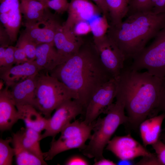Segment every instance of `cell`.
<instances>
[{
  "label": "cell",
  "mask_w": 165,
  "mask_h": 165,
  "mask_svg": "<svg viewBox=\"0 0 165 165\" xmlns=\"http://www.w3.org/2000/svg\"><path fill=\"white\" fill-rule=\"evenodd\" d=\"M49 73L76 93L84 110L93 94L114 78L102 64L94 43L84 42L77 53Z\"/></svg>",
  "instance_id": "cell-1"
},
{
  "label": "cell",
  "mask_w": 165,
  "mask_h": 165,
  "mask_svg": "<svg viewBox=\"0 0 165 165\" xmlns=\"http://www.w3.org/2000/svg\"><path fill=\"white\" fill-rule=\"evenodd\" d=\"M117 79L125 97L128 118L126 125L137 131L142 122L153 116L157 107L162 78L147 71L141 72L124 67Z\"/></svg>",
  "instance_id": "cell-2"
},
{
  "label": "cell",
  "mask_w": 165,
  "mask_h": 165,
  "mask_svg": "<svg viewBox=\"0 0 165 165\" xmlns=\"http://www.w3.org/2000/svg\"><path fill=\"white\" fill-rule=\"evenodd\" d=\"M165 25V12L152 11L127 16L116 26L110 27L107 35L118 47L126 60L132 59L142 50Z\"/></svg>",
  "instance_id": "cell-3"
},
{
  "label": "cell",
  "mask_w": 165,
  "mask_h": 165,
  "mask_svg": "<svg viewBox=\"0 0 165 165\" xmlns=\"http://www.w3.org/2000/svg\"><path fill=\"white\" fill-rule=\"evenodd\" d=\"M115 102L112 105L103 118H99L93 123V133L87 145L81 150L82 154L94 162L103 158L105 148L118 127L126 125L128 122L125 115V100L123 91L118 90Z\"/></svg>",
  "instance_id": "cell-4"
},
{
  "label": "cell",
  "mask_w": 165,
  "mask_h": 165,
  "mask_svg": "<svg viewBox=\"0 0 165 165\" xmlns=\"http://www.w3.org/2000/svg\"><path fill=\"white\" fill-rule=\"evenodd\" d=\"M35 94V107L47 119L64 101L78 100L75 93L44 71H40L36 76Z\"/></svg>",
  "instance_id": "cell-5"
},
{
  "label": "cell",
  "mask_w": 165,
  "mask_h": 165,
  "mask_svg": "<svg viewBox=\"0 0 165 165\" xmlns=\"http://www.w3.org/2000/svg\"><path fill=\"white\" fill-rule=\"evenodd\" d=\"M93 123L88 124L83 121L76 120L67 124L57 140L53 138L48 151L43 152L44 160H51L57 155L69 150L83 149L91 135Z\"/></svg>",
  "instance_id": "cell-6"
},
{
  "label": "cell",
  "mask_w": 165,
  "mask_h": 165,
  "mask_svg": "<svg viewBox=\"0 0 165 165\" xmlns=\"http://www.w3.org/2000/svg\"><path fill=\"white\" fill-rule=\"evenodd\" d=\"M154 38L133 59L129 67L136 71L145 69L151 75L163 78L165 77V25Z\"/></svg>",
  "instance_id": "cell-7"
},
{
  "label": "cell",
  "mask_w": 165,
  "mask_h": 165,
  "mask_svg": "<svg viewBox=\"0 0 165 165\" xmlns=\"http://www.w3.org/2000/svg\"><path fill=\"white\" fill-rule=\"evenodd\" d=\"M118 86L117 79L113 78L104 84L93 94L84 110L83 121L85 123L91 124L101 113H106L116 97Z\"/></svg>",
  "instance_id": "cell-8"
},
{
  "label": "cell",
  "mask_w": 165,
  "mask_h": 165,
  "mask_svg": "<svg viewBox=\"0 0 165 165\" xmlns=\"http://www.w3.org/2000/svg\"><path fill=\"white\" fill-rule=\"evenodd\" d=\"M55 110L53 116L47 119L45 131L41 135V140L49 137L55 138L72 119L82 114L84 108L78 100L70 99L63 102Z\"/></svg>",
  "instance_id": "cell-9"
},
{
  "label": "cell",
  "mask_w": 165,
  "mask_h": 165,
  "mask_svg": "<svg viewBox=\"0 0 165 165\" xmlns=\"http://www.w3.org/2000/svg\"><path fill=\"white\" fill-rule=\"evenodd\" d=\"M93 43L103 66L114 78H117L124 67L126 60L123 54L107 34L94 40Z\"/></svg>",
  "instance_id": "cell-10"
},
{
  "label": "cell",
  "mask_w": 165,
  "mask_h": 165,
  "mask_svg": "<svg viewBox=\"0 0 165 165\" xmlns=\"http://www.w3.org/2000/svg\"><path fill=\"white\" fill-rule=\"evenodd\" d=\"M106 149L119 160H133L139 157L152 156L155 154L148 151L130 134L114 137L109 141Z\"/></svg>",
  "instance_id": "cell-11"
},
{
  "label": "cell",
  "mask_w": 165,
  "mask_h": 165,
  "mask_svg": "<svg viewBox=\"0 0 165 165\" xmlns=\"http://www.w3.org/2000/svg\"><path fill=\"white\" fill-rule=\"evenodd\" d=\"M67 11L68 17L62 26L72 31L77 23L83 21L89 22L95 17L102 14L97 6L89 0H71Z\"/></svg>",
  "instance_id": "cell-12"
},
{
  "label": "cell",
  "mask_w": 165,
  "mask_h": 165,
  "mask_svg": "<svg viewBox=\"0 0 165 165\" xmlns=\"http://www.w3.org/2000/svg\"><path fill=\"white\" fill-rule=\"evenodd\" d=\"M39 72L34 61H29L9 68H0V77L6 86L9 88L19 82L35 76Z\"/></svg>",
  "instance_id": "cell-13"
},
{
  "label": "cell",
  "mask_w": 165,
  "mask_h": 165,
  "mask_svg": "<svg viewBox=\"0 0 165 165\" xmlns=\"http://www.w3.org/2000/svg\"><path fill=\"white\" fill-rule=\"evenodd\" d=\"M54 43L58 53L66 60L79 51L84 42L72 30L64 29L61 25L56 32Z\"/></svg>",
  "instance_id": "cell-14"
},
{
  "label": "cell",
  "mask_w": 165,
  "mask_h": 165,
  "mask_svg": "<svg viewBox=\"0 0 165 165\" xmlns=\"http://www.w3.org/2000/svg\"><path fill=\"white\" fill-rule=\"evenodd\" d=\"M20 119L18 110L12 97L9 88L0 90V130H10Z\"/></svg>",
  "instance_id": "cell-15"
},
{
  "label": "cell",
  "mask_w": 165,
  "mask_h": 165,
  "mask_svg": "<svg viewBox=\"0 0 165 165\" xmlns=\"http://www.w3.org/2000/svg\"><path fill=\"white\" fill-rule=\"evenodd\" d=\"M34 61L40 71L49 72L66 60L58 52L54 44L45 43L37 46Z\"/></svg>",
  "instance_id": "cell-16"
},
{
  "label": "cell",
  "mask_w": 165,
  "mask_h": 165,
  "mask_svg": "<svg viewBox=\"0 0 165 165\" xmlns=\"http://www.w3.org/2000/svg\"><path fill=\"white\" fill-rule=\"evenodd\" d=\"M36 75L19 82L11 87L10 93L16 106L30 105L35 107Z\"/></svg>",
  "instance_id": "cell-17"
},
{
  "label": "cell",
  "mask_w": 165,
  "mask_h": 165,
  "mask_svg": "<svg viewBox=\"0 0 165 165\" xmlns=\"http://www.w3.org/2000/svg\"><path fill=\"white\" fill-rule=\"evenodd\" d=\"M165 119V113L163 112L146 119L140 124L139 129L144 147L152 145L159 139Z\"/></svg>",
  "instance_id": "cell-18"
},
{
  "label": "cell",
  "mask_w": 165,
  "mask_h": 165,
  "mask_svg": "<svg viewBox=\"0 0 165 165\" xmlns=\"http://www.w3.org/2000/svg\"><path fill=\"white\" fill-rule=\"evenodd\" d=\"M20 119L24 121L26 127L35 130L39 133L45 130L47 119L43 117L33 106L24 105L16 106Z\"/></svg>",
  "instance_id": "cell-19"
},
{
  "label": "cell",
  "mask_w": 165,
  "mask_h": 165,
  "mask_svg": "<svg viewBox=\"0 0 165 165\" xmlns=\"http://www.w3.org/2000/svg\"><path fill=\"white\" fill-rule=\"evenodd\" d=\"M6 7L8 20L4 26L11 42H13L17 40L21 24V13L19 0H12L7 4Z\"/></svg>",
  "instance_id": "cell-20"
},
{
  "label": "cell",
  "mask_w": 165,
  "mask_h": 165,
  "mask_svg": "<svg viewBox=\"0 0 165 165\" xmlns=\"http://www.w3.org/2000/svg\"><path fill=\"white\" fill-rule=\"evenodd\" d=\"M46 7L42 2L36 0H21L20 9L26 21L36 22L45 16Z\"/></svg>",
  "instance_id": "cell-21"
},
{
  "label": "cell",
  "mask_w": 165,
  "mask_h": 165,
  "mask_svg": "<svg viewBox=\"0 0 165 165\" xmlns=\"http://www.w3.org/2000/svg\"><path fill=\"white\" fill-rule=\"evenodd\" d=\"M12 143L14 148L17 165H44L47 164L24 148L15 133L13 134Z\"/></svg>",
  "instance_id": "cell-22"
},
{
  "label": "cell",
  "mask_w": 165,
  "mask_h": 165,
  "mask_svg": "<svg viewBox=\"0 0 165 165\" xmlns=\"http://www.w3.org/2000/svg\"><path fill=\"white\" fill-rule=\"evenodd\" d=\"M109 14L110 25L120 24L127 16L131 0H105Z\"/></svg>",
  "instance_id": "cell-23"
},
{
  "label": "cell",
  "mask_w": 165,
  "mask_h": 165,
  "mask_svg": "<svg viewBox=\"0 0 165 165\" xmlns=\"http://www.w3.org/2000/svg\"><path fill=\"white\" fill-rule=\"evenodd\" d=\"M94 40L99 39L106 34L110 27L107 17L103 15L97 16L89 21Z\"/></svg>",
  "instance_id": "cell-24"
},
{
  "label": "cell",
  "mask_w": 165,
  "mask_h": 165,
  "mask_svg": "<svg viewBox=\"0 0 165 165\" xmlns=\"http://www.w3.org/2000/svg\"><path fill=\"white\" fill-rule=\"evenodd\" d=\"M12 138L9 137L0 139V165H12L13 158L15 156L14 148H12L10 143H12Z\"/></svg>",
  "instance_id": "cell-25"
},
{
  "label": "cell",
  "mask_w": 165,
  "mask_h": 165,
  "mask_svg": "<svg viewBox=\"0 0 165 165\" xmlns=\"http://www.w3.org/2000/svg\"><path fill=\"white\" fill-rule=\"evenodd\" d=\"M22 146L42 160H45L40 145L33 141L25 134L24 128L15 133Z\"/></svg>",
  "instance_id": "cell-26"
},
{
  "label": "cell",
  "mask_w": 165,
  "mask_h": 165,
  "mask_svg": "<svg viewBox=\"0 0 165 165\" xmlns=\"http://www.w3.org/2000/svg\"><path fill=\"white\" fill-rule=\"evenodd\" d=\"M155 0H131L126 16L135 13L152 11Z\"/></svg>",
  "instance_id": "cell-27"
},
{
  "label": "cell",
  "mask_w": 165,
  "mask_h": 165,
  "mask_svg": "<svg viewBox=\"0 0 165 165\" xmlns=\"http://www.w3.org/2000/svg\"><path fill=\"white\" fill-rule=\"evenodd\" d=\"M16 45L21 46L24 50L28 59L34 61L36 58L35 53L37 44L27 37L23 33L20 35Z\"/></svg>",
  "instance_id": "cell-28"
},
{
  "label": "cell",
  "mask_w": 165,
  "mask_h": 165,
  "mask_svg": "<svg viewBox=\"0 0 165 165\" xmlns=\"http://www.w3.org/2000/svg\"><path fill=\"white\" fill-rule=\"evenodd\" d=\"M46 7L49 8L58 13L67 11L69 2L68 0H40Z\"/></svg>",
  "instance_id": "cell-29"
},
{
  "label": "cell",
  "mask_w": 165,
  "mask_h": 165,
  "mask_svg": "<svg viewBox=\"0 0 165 165\" xmlns=\"http://www.w3.org/2000/svg\"><path fill=\"white\" fill-rule=\"evenodd\" d=\"M15 47L9 46L6 48L2 63L0 68H6L13 66L15 64L14 56Z\"/></svg>",
  "instance_id": "cell-30"
},
{
  "label": "cell",
  "mask_w": 165,
  "mask_h": 165,
  "mask_svg": "<svg viewBox=\"0 0 165 165\" xmlns=\"http://www.w3.org/2000/svg\"><path fill=\"white\" fill-rule=\"evenodd\" d=\"M72 31L78 37L87 34L91 32L89 22L83 21L77 23L74 26Z\"/></svg>",
  "instance_id": "cell-31"
},
{
  "label": "cell",
  "mask_w": 165,
  "mask_h": 165,
  "mask_svg": "<svg viewBox=\"0 0 165 165\" xmlns=\"http://www.w3.org/2000/svg\"><path fill=\"white\" fill-rule=\"evenodd\" d=\"M161 165H165V144L159 139L152 145Z\"/></svg>",
  "instance_id": "cell-32"
},
{
  "label": "cell",
  "mask_w": 165,
  "mask_h": 165,
  "mask_svg": "<svg viewBox=\"0 0 165 165\" xmlns=\"http://www.w3.org/2000/svg\"><path fill=\"white\" fill-rule=\"evenodd\" d=\"M161 111L165 113V77L162 78L158 105L155 113L157 115Z\"/></svg>",
  "instance_id": "cell-33"
},
{
  "label": "cell",
  "mask_w": 165,
  "mask_h": 165,
  "mask_svg": "<svg viewBox=\"0 0 165 165\" xmlns=\"http://www.w3.org/2000/svg\"><path fill=\"white\" fill-rule=\"evenodd\" d=\"M66 165H88L89 161L84 157L79 155H74L69 157L65 162Z\"/></svg>",
  "instance_id": "cell-34"
},
{
  "label": "cell",
  "mask_w": 165,
  "mask_h": 165,
  "mask_svg": "<svg viewBox=\"0 0 165 165\" xmlns=\"http://www.w3.org/2000/svg\"><path fill=\"white\" fill-rule=\"evenodd\" d=\"M14 56L15 64H19L29 61L24 49L20 46L16 45Z\"/></svg>",
  "instance_id": "cell-35"
},
{
  "label": "cell",
  "mask_w": 165,
  "mask_h": 165,
  "mask_svg": "<svg viewBox=\"0 0 165 165\" xmlns=\"http://www.w3.org/2000/svg\"><path fill=\"white\" fill-rule=\"evenodd\" d=\"M135 164L161 165L156 154L152 156L143 157L142 159Z\"/></svg>",
  "instance_id": "cell-36"
},
{
  "label": "cell",
  "mask_w": 165,
  "mask_h": 165,
  "mask_svg": "<svg viewBox=\"0 0 165 165\" xmlns=\"http://www.w3.org/2000/svg\"><path fill=\"white\" fill-rule=\"evenodd\" d=\"M152 11L156 14L165 12V0H155Z\"/></svg>",
  "instance_id": "cell-37"
},
{
  "label": "cell",
  "mask_w": 165,
  "mask_h": 165,
  "mask_svg": "<svg viewBox=\"0 0 165 165\" xmlns=\"http://www.w3.org/2000/svg\"><path fill=\"white\" fill-rule=\"evenodd\" d=\"M0 46L7 47L9 46L10 42H11L9 38L7 33L6 30L0 26Z\"/></svg>",
  "instance_id": "cell-38"
},
{
  "label": "cell",
  "mask_w": 165,
  "mask_h": 165,
  "mask_svg": "<svg viewBox=\"0 0 165 165\" xmlns=\"http://www.w3.org/2000/svg\"><path fill=\"white\" fill-rule=\"evenodd\" d=\"M95 3L101 11L102 14L105 16L109 20V14L108 9L105 0H92Z\"/></svg>",
  "instance_id": "cell-39"
},
{
  "label": "cell",
  "mask_w": 165,
  "mask_h": 165,
  "mask_svg": "<svg viewBox=\"0 0 165 165\" xmlns=\"http://www.w3.org/2000/svg\"><path fill=\"white\" fill-rule=\"evenodd\" d=\"M94 165H115L116 163L113 161L106 159L104 158L94 162Z\"/></svg>",
  "instance_id": "cell-40"
},
{
  "label": "cell",
  "mask_w": 165,
  "mask_h": 165,
  "mask_svg": "<svg viewBox=\"0 0 165 165\" xmlns=\"http://www.w3.org/2000/svg\"><path fill=\"white\" fill-rule=\"evenodd\" d=\"M133 160H119L117 162V165H133L134 164Z\"/></svg>",
  "instance_id": "cell-41"
},
{
  "label": "cell",
  "mask_w": 165,
  "mask_h": 165,
  "mask_svg": "<svg viewBox=\"0 0 165 165\" xmlns=\"http://www.w3.org/2000/svg\"><path fill=\"white\" fill-rule=\"evenodd\" d=\"M4 46H0V65L2 63L4 58L6 48Z\"/></svg>",
  "instance_id": "cell-42"
},
{
  "label": "cell",
  "mask_w": 165,
  "mask_h": 165,
  "mask_svg": "<svg viewBox=\"0 0 165 165\" xmlns=\"http://www.w3.org/2000/svg\"><path fill=\"white\" fill-rule=\"evenodd\" d=\"M159 139L165 144V131H162L160 136Z\"/></svg>",
  "instance_id": "cell-43"
},
{
  "label": "cell",
  "mask_w": 165,
  "mask_h": 165,
  "mask_svg": "<svg viewBox=\"0 0 165 165\" xmlns=\"http://www.w3.org/2000/svg\"><path fill=\"white\" fill-rule=\"evenodd\" d=\"M165 131V127L162 130V131Z\"/></svg>",
  "instance_id": "cell-44"
},
{
  "label": "cell",
  "mask_w": 165,
  "mask_h": 165,
  "mask_svg": "<svg viewBox=\"0 0 165 165\" xmlns=\"http://www.w3.org/2000/svg\"><path fill=\"white\" fill-rule=\"evenodd\" d=\"M38 0V1H40V0Z\"/></svg>",
  "instance_id": "cell-45"
},
{
  "label": "cell",
  "mask_w": 165,
  "mask_h": 165,
  "mask_svg": "<svg viewBox=\"0 0 165 165\" xmlns=\"http://www.w3.org/2000/svg\"><path fill=\"white\" fill-rule=\"evenodd\" d=\"M1 0H0V1Z\"/></svg>",
  "instance_id": "cell-46"
},
{
  "label": "cell",
  "mask_w": 165,
  "mask_h": 165,
  "mask_svg": "<svg viewBox=\"0 0 165 165\" xmlns=\"http://www.w3.org/2000/svg\"></svg>",
  "instance_id": "cell-47"
}]
</instances>
